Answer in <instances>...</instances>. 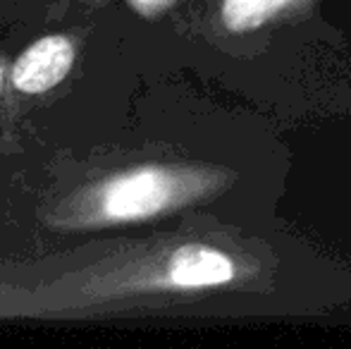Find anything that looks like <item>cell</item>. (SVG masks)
Returning a JSON list of instances; mask_svg holds the SVG:
<instances>
[{"label":"cell","instance_id":"6da1fadb","mask_svg":"<svg viewBox=\"0 0 351 349\" xmlns=\"http://www.w3.org/2000/svg\"><path fill=\"white\" fill-rule=\"evenodd\" d=\"M237 180L222 168H162L146 165L112 177L101 191V213L108 220H143L191 201L225 191Z\"/></svg>","mask_w":351,"mask_h":349},{"label":"cell","instance_id":"277c9868","mask_svg":"<svg viewBox=\"0 0 351 349\" xmlns=\"http://www.w3.org/2000/svg\"><path fill=\"white\" fill-rule=\"evenodd\" d=\"M134 3H139L141 8H146V10H153V8H162L167 0H134Z\"/></svg>","mask_w":351,"mask_h":349},{"label":"cell","instance_id":"3957f363","mask_svg":"<svg viewBox=\"0 0 351 349\" xmlns=\"http://www.w3.org/2000/svg\"><path fill=\"white\" fill-rule=\"evenodd\" d=\"M72 60L74 48L65 36H46L17 60L12 82L24 93H41L65 80Z\"/></svg>","mask_w":351,"mask_h":349},{"label":"cell","instance_id":"7a4b0ae2","mask_svg":"<svg viewBox=\"0 0 351 349\" xmlns=\"http://www.w3.org/2000/svg\"><path fill=\"white\" fill-rule=\"evenodd\" d=\"M320 0H220L217 22L230 36H256L268 27L304 19Z\"/></svg>","mask_w":351,"mask_h":349}]
</instances>
